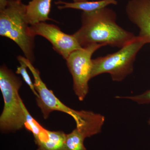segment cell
Instances as JSON below:
<instances>
[{
	"label": "cell",
	"instance_id": "7c38bea8",
	"mask_svg": "<svg viewBox=\"0 0 150 150\" xmlns=\"http://www.w3.org/2000/svg\"><path fill=\"white\" fill-rule=\"evenodd\" d=\"M23 106L26 116L25 127L33 134L35 144L47 141L49 130L43 128L31 116L24 104Z\"/></svg>",
	"mask_w": 150,
	"mask_h": 150
},
{
	"label": "cell",
	"instance_id": "8992f818",
	"mask_svg": "<svg viewBox=\"0 0 150 150\" xmlns=\"http://www.w3.org/2000/svg\"><path fill=\"white\" fill-rule=\"evenodd\" d=\"M17 59L24 62L33 75L34 86L38 94V97L36 98L38 106L40 108L44 119H47L53 111H61L71 115L74 119L76 125L79 126L81 121V110H74L62 103L52 91L47 88L40 78L39 70L34 67L29 60L21 56H18Z\"/></svg>",
	"mask_w": 150,
	"mask_h": 150
},
{
	"label": "cell",
	"instance_id": "d6986e66",
	"mask_svg": "<svg viewBox=\"0 0 150 150\" xmlns=\"http://www.w3.org/2000/svg\"><path fill=\"white\" fill-rule=\"evenodd\" d=\"M18 1H21L22 0H18Z\"/></svg>",
	"mask_w": 150,
	"mask_h": 150
},
{
	"label": "cell",
	"instance_id": "e0dca14e",
	"mask_svg": "<svg viewBox=\"0 0 150 150\" xmlns=\"http://www.w3.org/2000/svg\"><path fill=\"white\" fill-rule=\"evenodd\" d=\"M88 1L89 0H73L74 2H81L86 1Z\"/></svg>",
	"mask_w": 150,
	"mask_h": 150
},
{
	"label": "cell",
	"instance_id": "5bb4252c",
	"mask_svg": "<svg viewBox=\"0 0 150 150\" xmlns=\"http://www.w3.org/2000/svg\"><path fill=\"white\" fill-rule=\"evenodd\" d=\"M18 60L19 62L20 66L18 67L17 68L16 74L21 75L23 80L25 82V83L29 86L30 88L32 91L33 93L35 95L36 98L38 97V94L35 90L34 83H33L29 75L27 72V65L21 60H19V59H18Z\"/></svg>",
	"mask_w": 150,
	"mask_h": 150
},
{
	"label": "cell",
	"instance_id": "7a4b0ae2",
	"mask_svg": "<svg viewBox=\"0 0 150 150\" xmlns=\"http://www.w3.org/2000/svg\"><path fill=\"white\" fill-rule=\"evenodd\" d=\"M26 6L21 1L8 0L6 7L0 10V35L13 40L33 64L35 36L30 33L25 17Z\"/></svg>",
	"mask_w": 150,
	"mask_h": 150
},
{
	"label": "cell",
	"instance_id": "2e32d148",
	"mask_svg": "<svg viewBox=\"0 0 150 150\" xmlns=\"http://www.w3.org/2000/svg\"><path fill=\"white\" fill-rule=\"evenodd\" d=\"M8 4V0H0V10L5 8Z\"/></svg>",
	"mask_w": 150,
	"mask_h": 150
},
{
	"label": "cell",
	"instance_id": "6da1fadb",
	"mask_svg": "<svg viewBox=\"0 0 150 150\" xmlns=\"http://www.w3.org/2000/svg\"><path fill=\"white\" fill-rule=\"evenodd\" d=\"M116 18L115 11L108 7L94 11L83 12L81 26L73 34L82 48L100 44L121 48L137 36L119 26Z\"/></svg>",
	"mask_w": 150,
	"mask_h": 150
},
{
	"label": "cell",
	"instance_id": "ba28073f",
	"mask_svg": "<svg viewBox=\"0 0 150 150\" xmlns=\"http://www.w3.org/2000/svg\"><path fill=\"white\" fill-rule=\"evenodd\" d=\"M126 12L129 20L139 29V35L146 38L150 43L149 0H129Z\"/></svg>",
	"mask_w": 150,
	"mask_h": 150
},
{
	"label": "cell",
	"instance_id": "9a60e30c",
	"mask_svg": "<svg viewBox=\"0 0 150 150\" xmlns=\"http://www.w3.org/2000/svg\"><path fill=\"white\" fill-rule=\"evenodd\" d=\"M117 99H126L132 100L140 105L148 104L150 103V89L143 93L131 96H116Z\"/></svg>",
	"mask_w": 150,
	"mask_h": 150
},
{
	"label": "cell",
	"instance_id": "8fae6325",
	"mask_svg": "<svg viewBox=\"0 0 150 150\" xmlns=\"http://www.w3.org/2000/svg\"><path fill=\"white\" fill-rule=\"evenodd\" d=\"M48 135L47 141L36 144L37 150H66L67 134L62 131H49Z\"/></svg>",
	"mask_w": 150,
	"mask_h": 150
},
{
	"label": "cell",
	"instance_id": "4fadbf2b",
	"mask_svg": "<svg viewBox=\"0 0 150 150\" xmlns=\"http://www.w3.org/2000/svg\"><path fill=\"white\" fill-rule=\"evenodd\" d=\"M86 138L75 129L71 133L67 134L66 150H87L84 145Z\"/></svg>",
	"mask_w": 150,
	"mask_h": 150
},
{
	"label": "cell",
	"instance_id": "30bf717a",
	"mask_svg": "<svg viewBox=\"0 0 150 150\" xmlns=\"http://www.w3.org/2000/svg\"><path fill=\"white\" fill-rule=\"evenodd\" d=\"M55 4L59 10L71 8L79 10L83 12H92L107 7L110 5H116L118 1L117 0H97L81 2H67L59 1L55 2Z\"/></svg>",
	"mask_w": 150,
	"mask_h": 150
},
{
	"label": "cell",
	"instance_id": "52a82bcc",
	"mask_svg": "<svg viewBox=\"0 0 150 150\" xmlns=\"http://www.w3.org/2000/svg\"><path fill=\"white\" fill-rule=\"evenodd\" d=\"M33 36L40 35L48 40L53 49L66 60L74 51L82 48L74 34L69 35L62 31L54 24L41 22L30 25Z\"/></svg>",
	"mask_w": 150,
	"mask_h": 150
},
{
	"label": "cell",
	"instance_id": "5b68a950",
	"mask_svg": "<svg viewBox=\"0 0 150 150\" xmlns=\"http://www.w3.org/2000/svg\"><path fill=\"white\" fill-rule=\"evenodd\" d=\"M103 44H93L74 51L66 59L67 64L73 80V89L80 101L85 98L91 79L92 56Z\"/></svg>",
	"mask_w": 150,
	"mask_h": 150
},
{
	"label": "cell",
	"instance_id": "9c48e42d",
	"mask_svg": "<svg viewBox=\"0 0 150 150\" xmlns=\"http://www.w3.org/2000/svg\"><path fill=\"white\" fill-rule=\"evenodd\" d=\"M52 0H31L26 5L25 17L30 25L47 21H55L49 17Z\"/></svg>",
	"mask_w": 150,
	"mask_h": 150
},
{
	"label": "cell",
	"instance_id": "ac0fdd59",
	"mask_svg": "<svg viewBox=\"0 0 150 150\" xmlns=\"http://www.w3.org/2000/svg\"><path fill=\"white\" fill-rule=\"evenodd\" d=\"M148 123L149 125H150V117L149 118V120L148 121Z\"/></svg>",
	"mask_w": 150,
	"mask_h": 150
},
{
	"label": "cell",
	"instance_id": "ffe728a7",
	"mask_svg": "<svg viewBox=\"0 0 150 150\" xmlns=\"http://www.w3.org/2000/svg\"><path fill=\"white\" fill-rule=\"evenodd\" d=\"M149 1H150V0H149Z\"/></svg>",
	"mask_w": 150,
	"mask_h": 150
},
{
	"label": "cell",
	"instance_id": "3957f363",
	"mask_svg": "<svg viewBox=\"0 0 150 150\" xmlns=\"http://www.w3.org/2000/svg\"><path fill=\"white\" fill-rule=\"evenodd\" d=\"M21 79L5 65L0 68V89L4 105L0 116V129L3 133L16 132L25 127V113L19 90Z\"/></svg>",
	"mask_w": 150,
	"mask_h": 150
},
{
	"label": "cell",
	"instance_id": "277c9868",
	"mask_svg": "<svg viewBox=\"0 0 150 150\" xmlns=\"http://www.w3.org/2000/svg\"><path fill=\"white\" fill-rule=\"evenodd\" d=\"M147 43L146 38L139 35L117 52L92 59L91 79L108 74L114 81H123L133 73L137 54Z\"/></svg>",
	"mask_w": 150,
	"mask_h": 150
}]
</instances>
